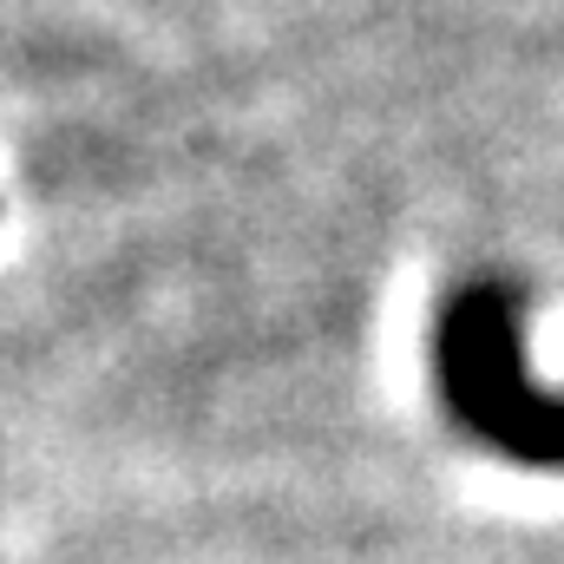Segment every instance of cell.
<instances>
[{
	"mask_svg": "<svg viewBox=\"0 0 564 564\" xmlns=\"http://www.w3.org/2000/svg\"><path fill=\"white\" fill-rule=\"evenodd\" d=\"M433 368L446 414L519 466H564V401L525 375L519 302L506 282H466L440 308Z\"/></svg>",
	"mask_w": 564,
	"mask_h": 564,
	"instance_id": "cell-1",
	"label": "cell"
}]
</instances>
